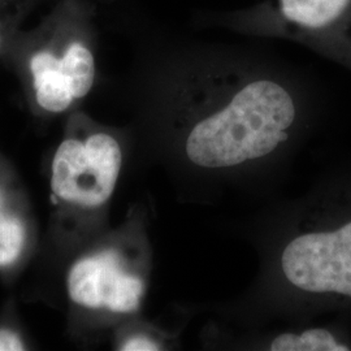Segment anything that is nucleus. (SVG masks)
Instances as JSON below:
<instances>
[{
    "instance_id": "f257e3e1",
    "label": "nucleus",
    "mask_w": 351,
    "mask_h": 351,
    "mask_svg": "<svg viewBox=\"0 0 351 351\" xmlns=\"http://www.w3.org/2000/svg\"><path fill=\"white\" fill-rule=\"evenodd\" d=\"M186 160L204 171L259 162L288 142L303 101L281 75L215 58L186 64L176 91Z\"/></svg>"
},
{
    "instance_id": "f03ea898",
    "label": "nucleus",
    "mask_w": 351,
    "mask_h": 351,
    "mask_svg": "<svg viewBox=\"0 0 351 351\" xmlns=\"http://www.w3.org/2000/svg\"><path fill=\"white\" fill-rule=\"evenodd\" d=\"M326 201L284 245L278 268L295 294L323 307L351 310V186L337 189Z\"/></svg>"
},
{
    "instance_id": "7ed1b4c3",
    "label": "nucleus",
    "mask_w": 351,
    "mask_h": 351,
    "mask_svg": "<svg viewBox=\"0 0 351 351\" xmlns=\"http://www.w3.org/2000/svg\"><path fill=\"white\" fill-rule=\"evenodd\" d=\"M30 33L36 46L27 66L36 101L47 112H64L95 81L94 8L84 0H63Z\"/></svg>"
},
{
    "instance_id": "20e7f679",
    "label": "nucleus",
    "mask_w": 351,
    "mask_h": 351,
    "mask_svg": "<svg viewBox=\"0 0 351 351\" xmlns=\"http://www.w3.org/2000/svg\"><path fill=\"white\" fill-rule=\"evenodd\" d=\"M199 24L289 39L351 71V0H265L246 10L207 13Z\"/></svg>"
},
{
    "instance_id": "39448f33",
    "label": "nucleus",
    "mask_w": 351,
    "mask_h": 351,
    "mask_svg": "<svg viewBox=\"0 0 351 351\" xmlns=\"http://www.w3.org/2000/svg\"><path fill=\"white\" fill-rule=\"evenodd\" d=\"M121 165V146L110 133L65 139L52 160V193L66 203L98 208L111 199Z\"/></svg>"
},
{
    "instance_id": "423d86ee",
    "label": "nucleus",
    "mask_w": 351,
    "mask_h": 351,
    "mask_svg": "<svg viewBox=\"0 0 351 351\" xmlns=\"http://www.w3.org/2000/svg\"><path fill=\"white\" fill-rule=\"evenodd\" d=\"M72 301L86 308L133 314L141 307L145 281L128 269L121 254L104 250L77 261L66 280Z\"/></svg>"
},
{
    "instance_id": "0eeeda50",
    "label": "nucleus",
    "mask_w": 351,
    "mask_h": 351,
    "mask_svg": "<svg viewBox=\"0 0 351 351\" xmlns=\"http://www.w3.org/2000/svg\"><path fill=\"white\" fill-rule=\"evenodd\" d=\"M271 351H348V336L336 328L313 326L297 332L280 333L265 348Z\"/></svg>"
},
{
    "instance_id": "6e6552de",
    "label": "nucleus",
    "mask_w": 351,
    "mask_h": 351,
    "mask_svg": "<svg viewBox=\"0 0 351 351\" xmlns=\"http://www.w3.org/2000/svg\"><path fill=\"white\" fill-rule=\"evenodd\" d=\"M25 226L11 213H0V267L14 263L25 245Z\"/></svg>"
},
{
    "instance_id": "1a4fd4ad",
    "label": "nucleus",
    "mask_w": 351,
    "mask_h": 351,
    "mask_svg": "<svg viewBox=\"0 0 351 351\" xmlns=\"http://www.w3.org/2000/svg\"><path fill=\"white\" fill-rule=\"evenodd\" d=\"M39 0H0V51L10 38L19 34L20 25Z\"/></svg>"
},
{
    "instance_id": "9d476101",
    "label": "nucleus",
    "mask_w": 351,
    "mask_h": 351,
    "mask_svg": "<svg viewBox=\"0 0 351 351\" xmlns=\"http://www.w3.org/2000/svg\"><path fill=\"white\" fill-rule=\"evenodd\" d=\"M120 350L124 351H156L160 350V345L146 336H134L130 339H125Z\"/></svg>"
},
{
    "instance_id": "9b49d317",
    "label": "nucleus",
    "mask_w": 351,
    "mask_h": 351,
    "mask_svg": "<svg viewBox=\"0 0 351 351\" xmlns=\"http://www.w3.org/2000/svg\"><path fill=\"white\" fill-rule=\"evenodd\" d=\"M25 350L24 342L11 329L0 328V351Z\"/></svg>"
},
{
    "instance_id": "f8f14e48",
    "label": "nucleus",
    "mask_w": 351,
    "mask_h": 351,
    "mask_svg": "<svg viewBox=\"0 0 351 351\" xmlns=\"http://www.w3.org/2000/svg\"><path fill=\"white\" fill-rule=\"evenodd\" d=\"M4 213V201L1 198V194H0V213Z\"/></svg>"
}]
</instances>
